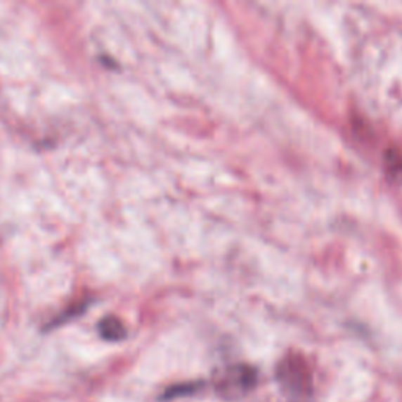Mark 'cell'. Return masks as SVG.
I'll use <instances>...</instances> for the list:
<instances>
[{
    "instance_id": "cell-1",
    "label": "cell",
    "mask_w": 402,
    "mask_h": 402,
    "mask_svg": "<svg viewBox=\"0 0 402 402\" xmlns=\"http://www.w3.org/2000/svg\"><path fill=\"white\" fill-rule=\"evenodd\" d=\"M275 377L283 396L290 401L300 402L311 398L313 374L308 361L300 354H290L280 360Z\"/></svg>"
},
{
    "instance_id": "cell-2",
    "label": "cell",
    "mask_w": 402,
    "mask_h": 402,
    "mask_svg": "<svg viewBox=\"0 0 402 402\" xmlns=\"http://www.w3.org/2000/svg\"><path fill=\"white\" fill-rule=\"evenodd\" d=\"M258 384V372L249 365H233L216 374L214 388L219 398L238 401L245 398Z\"/></svg>"
},
{
    "instance_id": "cell-3",
    "label": "cell",
    "mask_w": 402,
    "mask_h": 402,
    "mask_svg": "<svg viewBox=\"0 0 402 402\" xmlns=\"http://www.w3.org/2000/svg\"><path fill=\"white\" fill-rule=\"evenodd\" d=\"M98 330L100 338L105 341H123L127 337V330L124 324L115 316H107L98 324Z\"/></svg>"
},
{
    "instance_id": "cell-4",
    "label": "cell",
    "mask_w": 402,
    "mask_h": 402,
    "mask_svg": "<svg viewBox=\"0 0 402 402\" xmlns=\"http://www.w3.org/2000/svg\"><path fill=\"white\" fill-rule=\"evenodd\" d=\"M203 382H184V384H175L167 388V390L160 394V401H173L178 398L192 396L201 390Z\"/></svg>"
},
{
    "instance_id": "cell-5",
    "label": "cell",
    "mask_w": 402,
    "mask_h": 402,
    "mask_svg": "<svg viewBox=\"0 0 402 402\" xmlns=\"http://www.w3.org/2000/svg\"><path fill=\"white\" fill-rule=\"evenodd\" d=\"M387 173L394 181L402 179V154L401 153H388L387 156Z\"/></svg>"
}]
</instances>
